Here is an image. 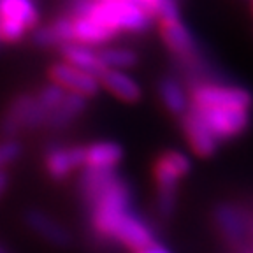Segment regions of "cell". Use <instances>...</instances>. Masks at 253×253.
I'll use <instances>...</instances> for the list:
<instances>
[{"mask_svg": "<svg viewBox=\"0 0 253 253\" xmlns=\"http://www.w3.org/2000/svg\"><path fill=\"white\" fill-rule=\"evenodd\" d=\"M74 16H88L113 34H141L148 30L153 21L135 0H78Z\"/></svg>", "mask_w": 253, "mask_h": 253, "instance_id": "cell-1", "label": "cell"}, {"mask_svg": "<svg viewBox=\"0 0 253 253\" xmlns=\"http://www.w3.org/2000/svg\"><path fill=\"white\" fill-rule=\"evenodd\" d=\"M91 221L97 232L109 236L120 220L128 213V188L116 176L102 192L91 199Z\"/></svg>", "mask_w": 253, "mask_h": 253, "instance_id": "cell-2", "label": "cell"}, {"mask_svg": "<svg viewBox=\"0 0 253 253\" xmlns=\"http://www.w3.org/2000/svg\"><path fill=\"white\" fill-rule=\"evenodd\" d=\"M253 97L248 90L199 83L192 86V106L201 109H250Z\"/></svg>", "mask_w": 253, "mask_h": 253, "instance_id": "cell-3", "label": "cell"}, {"mask_svg": "<svg viewBox=\"0 0 253 253\" xmlns=\"http://www.w3.org/2000/svg\"><path fill=\"white\" fill-rule=\"evenodd\" d=\"M190 169V160L179 151H169L158 158L155 166V178L158 183V210L162 214H169L174 206V194L179 176Z\"/></svg>", "mask_w": 253, "mask_h": 253, "instance_id": "cell-4", "label": "cell"}, {"mask_svg": "<svg viewBox=\"0 0 253 253\" xmlns=\"http://www.w3.org/2000/svg\"><path fill=\"white\" fill-rule=\"evenodd\" d=\"M216 141L241 134L250 123L248 109H201L190 106Z\"/></svg>", "mask_w": 253, "mask_h": 253, "instance_id": "cell-5", "label": "cell"}, {"mask_svg": "<svg viewBox=\"0 0 253 253\" xmlns=\"http://www.w3.org/2000/svg\"><path fill=\"white\" fill-rule=\"evenodd\" d=\"M49 111L37 102L36 95H21L9 107L7 115L2 120V132L14 135L20 128H34L46 123Z\"/></svg>", "mask_w": 253, "mask_h": 253, "instance_id": "cell-6", "label": "cell"}, {"mask_svg": "<svg viewBox=\"0 0 253 253\" xmlns=\"http://www.w3.org/2000/svg\"><path fill=\"white\" fill-rule=\"evenodd\" d=\"M51 81L63 88L65 91H71V93L83 95V97H93V95L99 93L100 81L99 78L88 74V72L79 71V69L72 67L69 63L60 62L55 63L51 67Z\"/></svg>", "mask_w": 253, "mask_h": 253, "instance_id": "cell-7", "label": "cell"}, {"mask_svg": "<svg viewBox=\"0 0 253 253\" xmlns=\"http://www.w3.org/2000/svg\"><path fill=\"white\" fill-rule=\"evenodd\" d=\"M86 150L83 146H55L46 155V170L53 179L60 181L71 176L76 169L84 167Z\"/></svg>", "mask_w": 253, "mask_h": 253, "instance_id": "cell-8", "label": "cell"}, {"mask_svg": "<svg viewBox=\"0 0 253 253\" xmlns=\"http://www.w3.org/2000/svg\"><path fill=\"white\" fill-rule=\"evenodd\" d=\"M111 237H115L116 241H120L122 245L134 250V252L153 245V234H151V230L148 229L144 221H141L132 213H126L116 223V227L111 232Z\"/></svg>", "mask_w": 253, "mask_h": 253, "instance_id": "cell-9", "label": "cell"}, {"mask_svg": "<svg viewBox=\"0 0 253 253\" xmlns=\"http://www.w3.org/2000/svg\"><path fill=\"white\" fill-rule=\"evenodd\" d=\"M181 125L186 137H188L190 146L194 148V151L197 155L210 157L216 150L218 141L213 137V134L208 130V126L201 122V118L192 109H186V113L181 115Z\"/></svg>", "mask_w": 253, "mask_h": 253, "instance_id": "cell-10", "label": "cell"}, {"mask_svg": "<svg viewBox=\"0 0 253 253\" xmlns=\"http://www.w3.org/2000/svg\"><path fill=\"white\" fill-rule=\"evenodd\" d=\"M27 225L30 227L37 236H41L44 241L51 243L53 246H69L71 245V234L65 227H62L58 221L39 210H30L25 214Z\"/></svg>", "mask_w": 253, "mask_h": 253, "instance_id": "cell-11", "label": "cell"}, {"mask_svg": "<svg viewBox=\"0 0 253 253\" xmlns=\"http://www.w3.org/2000/svg\"><path fill=\"white\" fill-rule=\"evenodd\" d=\"M162 39L170 51L181 60L197 56V44H195L194 36L190 34V30L181 20L162 25Z\"/></svg>", "mask_w": 253, "mask_h": 253, "instance_id": "cell-12", "label": "cell"}, {"mask_svg": "<svg viewBox=\"0 0 253 253\" xmlns=\"http://www.w3.org/2000/svg\"><path fill=\"white\" fill-rule=\"evenodd\" d=\"M60 49H62V56L65 58V63L79 69V71L88 72V74L95 76V78H100V74L106 71L93 47L72 41V42L60 46Z\"/></svg>", "mask_w": 253, "mask_h": 253, "instance_id": "cell-13", "label": "cell"}, {"mask_svg": "<svg viewBox=\"0 0 253 253\" xmlns=\"http://www.w3.org/2000/svg\"><path fill=\"white\" fill-rule=\"evenodd\" d=\"M100 84L125 102H137L141 99V86L132 76L116 69H106L99 78Z\"/></svg>", "mask_w": 253, "mask_h": 253, "instance_id": "cell-14", "label": "cell"}, {"mask_svg": "<svg viewBox=\"0 0 253 253\" xmlns=\"http://www.w3.org/2000/svg\"><path fill=\"white\" fill-rule=\"evenodd\" d=\"M116 34L107 30L100 23L88 18V16H74L72 18V39L74 42L84 44V46H100L111 41Z\"/></svg>", "mask_w": 253, "mask_h": 253, "instance_id": "cell-15", "label": "cell"}, {"mask_svg": "<svg viewBox=\"0 0 253 253\" xmlns=\"http://www.w3.org/2000/svg\"><path fill=\"white\" fill-rule=\"evenodd\" d=\"M84 109H86V97L67 91L62 102L47 115L44 125L51 126V128H63L71 122H74L81 113H84Z\"/></svg>", "mask_w": 253, "mask_h": 253, "instance_id": "cell-16", "label": "cell"}, {"mask_svg": "<svg viewBox=\"0 0 253 253\" xmlns=\"http://www.w3.org/2000/svg\"><path fill=\"white\" fill-rule=\"evenodd\" d=\"M84 150H86L84 167L88 169H115V166L123 157L122 146L118 142L111 141L93 142Z\"/></svg>", "mask_w": 253, "mask_h": 253, "instance_id": "cell-17", "label": "cell"}, {"mask_svg": "<svg viewBox=\"0 0 253 253\" xmlns=\"http://www.w3.org/2000/svg\"><path fill=\"white\" fill-rule=\"evenodd\" d=\"M0 18L18 21L30 30L39 23V11L34 0H0Z\"/></svg>", "mask_w": 253, "mask_h": 253, "instance_id": "cell-18", "label": "cell"}, {"mask_svg": "<svg viewBox=\"0 0 253 253\" xmlns=\"http://www.w3.org/2000/svg\"><path fill=\"white\" fill-rule=\"evenodd\" d=\"M158 95L162 99L164 106L172 115H183L188 109V99L181 84L174 78H164L158 83Z\"/></svg>", "mask_w": 253, "mask_h": 253, "instance_id": "cell-19", "label": "cell"}, {"mask_svg": "<svg viewBox=\"0 0 253 253\" xmlns=\"http://www.w3.org/2000/svg\"><path fill=\"white\" fill-rule=\"evenodd\" d=\"M104 69H130L137 63V55L125 47H106L102 51H97Z\"/></svg>", "mask_w": 253, "mask_h": 253, "instance_id": "cell-20", "label": "cell"}, {"mask_svg": "<svg viewBox=\"0 0 253 253\" xmlns=\"http://www.w3.org/2000/svg\"><path fill=\"white\" fill-rule=\"evenodd\" d=\"M65 93H67V91L63 90L60 84H56L51 81V83L46 84V86H44L42 90L36 95V99H37V102L44 107V109H47L49 113H51V111L63 100Z\"/></svg>", "mask_w": 253, "mask_h": 253, "instance_id": "cell-21", "label": "cell"}, {"mask_svg": "<svg viewBox=\"0 0 253 253\" xmlns=\"http://www.w3.org/2000/svg\"><path fill=\"white\" fill-rule=\"evenodd\" d=\"M153 14L155 18L160 20V23H174V21H179V7H178V0H157L153 5Z\"/></svg>", "mask_w": 253, "mask_h": 253, "instance_id": "cell-22", "label": "cell"}, {"mask_svg": "<svg viewBox=\"0 0 253 253\" xmlns=\"http://www.w3.org/2000/svg\"><path fill=\"white\" fill-rule=\"evenodd\" d=\"M27 34V28L18 21L12 20H2L0 18V39L5 42H18Z\"/></svg>", "mask_w": 253, "mask_h": 253, "instance_id": "cell-23", "label": "cell"}, {"mask_svg": "<svg viewBox=\"0 0 253 253\" xmlns=\"http://www.w3.org/2000/svg\"><path fill=\"white\" fill-rule=\"evenodd\" d=\"M20 155H21L20 142L12 141V139L0 142V170L4 169L5 166H9V164H12L14 160H18Z\"/></svg>", "mask_w": 253, "mask_h": 253, "instance_id": "cell-24", "label": "cell"}, {"mask_svg": "<svg viewBox=\"0 0 253 253\" xmlns=\"http://www.w3.org/2000/svg\"><path fill=\"white\" fill-rule=\"evenodd\" d=\"M51 27L56 34V39H58V46H63V44L74 41L72 39V18H67V16L58 18L56 21H53Z\"/></svg>", "mask_w": 253, "mask_h": 253, "instance_id": "cell-25", "label": "cell"}, {"mask_svg": "<svg viewBox=\"0 0 253 253\" xmlns=\"http://www.w3.org/2000/svg\"><path fill=\"white\" fill-rule=\"evenodd\" d=\"M34 42H36L37 46H42V47L58 46V39H56V34H55V30H53L51 25L36 28V32H34Z\"/></svg>", "mask_w": 253, "mask_h": 253, "instance_id": "cell-26", "label": "cell"}, {"mask_svg": "<svg viewBox=\"0 0 253 253\" xmlns=\"http://www.w3.org/2000/svg\"><path fill=\"white\" fill-rule=\"evenodd\" d=\"M218 220L223 225V229L230 234V236H236V234L241 232V221L237 218V214L230 210H221L218 213Z\"/></svg>", "mask_w": 253, "mask_h": 253, "instance_id": "cell-27", "label": "cell"}, {"mask_svg": "<svg viewBox=\"0 0 253 253\" xmlns=\"http://www.w3.org/2000/svg\"><path fill=\"white\" fill-rule=\"evenodd\" d=\"M135 253H170L169 250H166V248H162V246H158V245H150V246H146V248H142V250H137Z\"/></svg>", "mask_w": 253, "mask_h": 253, "instance_id": "cell-28", "label": "cell"}, {"mask_svg": "<svg viewBox=\"0 0 253 253\" xmlns=\"http://www.w3.org/2000/svg\"><path fill=\"white\" fill-rule=\"evenodd\" d=\"M135 2H137V4L141 5V7L144 9V11H146L148 14L151 16V18H155V14H153V5H155V2H157V0H135Z\"/></svg>", "mask_w": 253, "mask_h": 253, "instance_id": "cell-29", "label": "cell"}, {"mask_svg": "<svg viewBox=\"0 0 253 253\" xmlns=\"http://www.w3.org/2000/svg\"><path fill=\"white\" fill-rule=\"evenodd\" d=\"M9 185V178H7V174L4 172V170H0V197L4 195L5 188H7Z\"/></svg>", "mask_w": 253, "mask_h": 253, "instance_id": "cell-30", "label": "cell"}, {"mask_svg": "<svg viewBox=\"0 0 253 253\" xmlns=\"http://www.w3.org/2000/svg\"><path fill=\"white\" fill-rule=\"evenodd\" d=\"M0 253H4V252H2V248H0Z\"/></svg>", "mask_w": 253, "mask_h": 253, "instance_id": "cell-31", "label": "cell"}, {"mask_svg": "<svg viewBox=\"0 0 253 253\" xmlns=\"http://www.w3.org/2000/svg\"><path fill=\"white\" fill-rule=\"evenodd\" d=\"M252 7H253V0H252Z\"/></svg>", "mask_w": 253, "mask_h": 253, "instance_id": "cell-32", "label": "cell"}, {"mask_svg": "<svg viewBox=\"0 0 253 253\" xmlns=\"http://www.w3.org/2000/svg\"><path fill=\"white\" fill-rule=\"evenodd\" d=\"M0 42H2V39H0Z\"/></svg>", "mask_w": 253, "mask_h": 253, "instance_id": "cell-33", "label": "cell"}]
</instances>
